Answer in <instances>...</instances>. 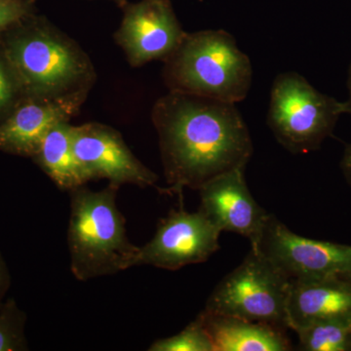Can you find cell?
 Segmentation results:
<instances>
[{
	"label": "cell",
	"instance_id": "cell-13",
	"mask_svg": "<svg viewBox=\"0 0 351 351\" xmlns=\"http://www.w3.org/2000/svg\"><path fill=\"white\" fill-rule=\"evenodd\" d=\"M289 329L335 318L351 317V281H292L287 306Z\"/></svg>",
	"mask_w": 351,
	"mask_h": 351
},
{
	"label": "cell",
	"instance_id": "cell-24",
	"mask_svg": "<svg viewBox=\"0 0 351 351\" xmlns=\"http://www.w3.org/2000/svg\"><path fill=\"white\" fill-rule=\"evenodd\" d=\"M34 1H36V0H34ZM114 1H117V3H119L120 5H122V6H123L124 4H125V1H124V0H114Z\"/></svg>",
	"mask_w": 351,
	"mask_h": 351
},
{
	"label": "cell",
	"instance_id": "cell-4",
	"mask_svg": "<svg viewBox=\"0 0 351 351\" xmlns=\"http://www.w3.org/2000/svg\"><path fill=\"white\" fill-rule=\"evenodd\" d=\"M164 62V82L171 92L235 104L248 96L253 80L249 57L223 29L186 34Z\"/></svg>",
	"mask_w": 351,
	"mask_h": 351
},
{
	"label": "cell",
	"instance_id": "cell-18",
	"mask_svg": "<svg viewBox=\"0 0 351 351\" xmlns=\"http://www.w3.org/2000/svg\"><path fill=\"white\" fill-rule=\"evenodd\" d=\"M149 351H215L213 343L200 318L189 323L179 334L157 339Z\"/></svg>",
	"mask_w": 351,
	"mask_h": 351
},
{
	"label": "cell",
	"instance_id": "cell-16",
	"mask_svg": "<svg viewBox=\"0 0 351 351\" xmlns=\"http://www.w3.org/2000/svg\"><path fill=\"white\" fill-rule=\"evenodd\" d=\"M295 334L301 350L351 351V317L318 321Z\"/></svg>",
	"mask_w": 351,
	"mask_h": 351
},
{
	"label": "cell",
	"instance_id": "cell-3",
	"mask_svg": "<svg viewBox=\"0 0 351 351\" xmlns=\"http://www.w3.org/2000/svg\"><path fill=\"white\" fill-rule=\"evenodd\" d=\"M119 186L101 191L86 186L69 191L68 246L71 270L80 281L119 274L135 267L138 246L131 243L117 206Z\"/></svg>",
	"mask_w": 351,
	"mask_h": 351
},
{
	"label": "cell",
	"instance_id": "cell-10",
	"mask_svg": "<svg viewBox=\"0 0 351 351\" xmlns=\"http://www.w3.org/2000/svg\"><path fill=\"white\" fill-rule=\"evenodd\" d=\"M123 12L115 43L135 68L156 60L165 61L186 36L169 0L125 3Z\"/></svg>",
	"mask_w": 351,
	"mask_h": 351
},
{
	"label": "cell",
	"instance_id": "cell-19",
	"mask_svg": "<svg viewBox=\"0 0 351 351\" xmlns=\"http://www.w3.org/2000/svg\"><path fill=\"white\" fill-rule=\"evenodd\" d=\"M24 99L25 95L19 78L0 45V122Z\"/></svg>",
	"mask_w": 351,
	"mask_h": 351
},
{
	"label": "cell",
	"instance_id": "cell-11",
	"mask_svg": "<svg viewBox=\"0 0 351 351\" xmlns=\"http://www.w3.org/2000/svg\"><path fill=\"white\" fill-rule=\"evenodd\" d=\"M244 170L230 171L201 186L199 211L221 232L242 235L255 248L270 214L251 195Z\"/></svg>",
	"mask_w": 351,
	"mask_h": 351
},
{
	"label": "cell",
	"instance_id": "cell-22",
	"mask_svg": "<svg viewBox=\"0 0 351 351\" xmlns=\"http://www.w3.org/2000/svg\"><path fill=\"white\" fill-rule=\"evenodd\" d=\"M341 168L346 182L351 186V144L346 147L345 152H343V158H341Z\"/></svg>",
	"mask_w": 351,
	"mask_h": 351
},
{
	"label": "cell",
	"instance_id": "cell-15",
	"mask_svg": "<svg viewBox=\"0 0 351 351\" xmlns=\"http://www.w3.org/2000/svg\"><path fill=\"white\" fill-rule=\"evenodd\" d=\"M73 126L61 122L51 128L32 157L58 188L68 191L89 182L73 149Z\"/></svg>",
	"mask_w": 351,
	"mask_h": 351
},
{
	"label": "cell",
	"instance_id": "cell-9",
	"mask_svg": "<svg viewBox=\"0 0 351 351\" xmlns=\"http://www.w3.org/2000/svg\"><path fill=\"white\" fill-rule=\"evenodd\" d=\"M73 145L88 181L106 179L119 186H156L158 176L134 156L121 134L112 127L97 122L73 126Z\"/></svg>",
	"mask_w": 351,
	"mask_h": 351
},
{
	"label": "cell",
	"instance_id": "cell-6",
	"mask_svg": "<svg viewBox=\"0 0 351 351\" xmlns=\"http://www.w3.org/2000/svg\"><path fill=\"white\" fill-rule=\"evenodd\" d=\"M291 285L290 278L269 258L251 248L243 262L214 289L204 311L265 323L286 331Z\"/></svg>",
	"mask_w": 351,
	"mask_h": 351
},
{
	"label": "cell",
	"instance_id": "cell-23",
	"mask_svg": "<svg viewBox=\"0 0 351 351\" xmlns=\"http://www.w3.org/2000/svg\"><path fill=\"white\" fill-rule=\"evenodd\" d=\"M348 92H350V97H348V101H343V105H345V113H348V114L351 115V63L350 69H348Z\"/></svg>",
	"mask_w": 351,
	"mask_h": 351
},
{
	"label": "cell",
	"instance_id": "cell-7",
	"mask_svg": "<svg viewBox=\"0 0 351 351\" xmlns=\"http://www.w3.org/2000/svg\"><path fill=\"white\" fill-rule=\"evenodd\" d=\"M291 281H351V246L295 234L270 214L255 248Z\"/></svg>",
	"mask_w": 351,
	"mask_h": 351
},
{
	"label": "cell",
	"instance_id": "cell-21",
	"mask_svg": "<svg viewBox=\"0 0 351 351\" xmlns=\"http://www.w3.org/2000/svg\"><path fill=\"white\" fill-rule=\"evenodd\" d=\"M12 276L3 254L0 251V304L5 299L7 292L11 287Z\"/></svg>",
	"mask_w": 351,
	"mask_h": 351
},
{
	"label": "cell",
	"instance_id": "cell-2",
	"mask_svg": "<svg viewBox=\"0 0 351 351\" xmlns=\"http://www.w3.org/2000/svg\"><path fill=\"white\" fill-rule=\"evenodd\" d=\"M25 98H53L90 90L94 66L82 48L45 19L29 16L0 36Z\"/></svg>",
	"mask_w": 351,
	"mask_h": 351
},
{
	"label": "cell",
	"instance_id": "cell-17",
	"mask_svg": "<svg viewBox=\"0 0 351 351\" xmlns=\"http://www.w3.org/2000/svg\"><path fill=\"white\" fill-rule=\"evenodd\" d=\"M27 315L14 298L0 304V351H27L25 336Z\"/></svg>",
	"mask_w": 351,
	"mask_h": 351
},
{
	"label": "cell",
	"instance_id": "cell-1",
	"mask_svg": "<svg viewBox=\"0 0 351 351\" xmlns=\"http://www.w3.org/2000/svg\"><path fill=\"white\" fill-rule=\"evenodd\" d=\"M152 122L167 188L198 191L230 171L246 167L253 154L250 132L235 104L169 92L154 104Z\"/></svg>",
	"mask_w": 351,
	"mask_h": 351
},
{
	"label": "cell",
	"instance_id": "cell-5",
	"mask_svg": "<svg viewBox=\"0 0 351 351\" xmlns=\"http://www.w3.org/2000/svg\"><path fill=\"white\" fill-rule=\"evenodd\" d=\"M345 113L343 101L320 93L295 71L279 73L270 91L267 125L277 142L294 154L320 149Z\"/></svg>",
	"mask_w": 351,
	"mask_h": 351
},
{
	"label": "cell",
	"instance_id": "cell-8",
	"mask_svg": "<svg viewBox=\"0 0 351 351\" xmlns=\"http://www.w3.org/2000/svg\"><path fill=\"white\" fill-rule=\"evenodd\" d=\"M221 230L198 210H171L159 221L156 234L138 247L135 267L152 265L178 270L189 265L206 262L219 249Z\"/></svg>",
	"mask_w": 351,
	"mask_h": 351
},
{
	"label": "cell",
	"instance_id": "cell-14",
	"mask_svg": "<svg viewBox=\"0 0 351 351\" xmlns=\"http://www.w3.org/2000/svg\"><path fill=\"white\" fill-rule=\"evenodd\" d=\"M198 317L213 343L215 351H288L292 350L285 330L253 321L210 313Z\"/></svg>",
	"mask_w": 351,
	"mask_h": 351
},
{
	"label": "cell",
	"instance_id": "cell-12",
	"mask_svg": "<svg viewBox=\"0 0 351 351\" xmlns=\"http://www.w3.org/2000/svg\"><path fill=\"white\" fill-rule=\"evenodd\" d=\"M89 90L53 98H25L0 122V151L34 157L46 134L80 112Z\"/></svg>",
	"mask_w": 351,
	"mask_h": 351
},
{
	"label": "cell",
	"instance_id": "cell-20",
	"mask_svg": "<svg viewBox=\"0 0 351 351\" xmlns=\"http://www.w3.org/2000/svg\"><path fill=\"white\" fill-rule=\"evenodd\" d=\"M34 0H0V36L29 16Z\"/></svg>",
	"mask_w": 351,
	"mask_h": 351
}]
</instances>
